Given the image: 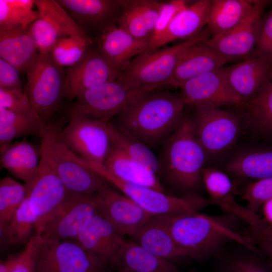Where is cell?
<instances>
[{
    "mask_svg": "<svg viewBox=\"0 0 272 272\" xmlns=\"http://www.w3.org/2000/svg\"><path fill=\"white\" fill-rule=\"evenodd\" d=\"M93 40L96 49L105 60L121 73L133 57L147 50L149 45L118 26L105 30Z\"/></svg>",
    "mask_w": 272,
    "mask_h": 272,
    "instance_id": "7402d4cb",
    "label": "cell"
},
{
    "mask_svg": "<svg viewBox=\"0 0 272 272\" xmlns=\"http://www.w3.org/2000/svg\"><path fill=\"white\" fill-rule=\"evenodd\" d=\"M35 234V272H105L78 240H50Z\"/></svg>",
    "mask_w": 272,
    "mask_h": 272,
    "instance_id": "9c48e42d",
    "label": "cell"
},
{
    "mask_svg": "<svg viewBox=\"0 0 272 272\" xmlns=\"http://www.w3.org/2000/svg\"><path fill=\"white\" fill-rule=\"evenodd\" d=\"M39 54L28 30L0 31V56L20 72H27Z\"/></svg>",
    "mask_w": 272,
    "mask_h": 272,
    "instance_id": "4316f807",
    "label": "cell"
},
{
    "mask_svg": "<svg viewBox=\"0 0 272 272\" xmlns=\"http://www.w3.org/2000/svg\"><path fill=\"white\" fill-rule=\"evenodd\" d=\"M97 213L91 196L70 192L64 203L36 233L50 240H76Z\"/></svg>",
    "mask_w": 272,
    "mask_h": 272,
    "instance_id": "7c38bea8",
    "label": "cell"
},
{
    "mask_svg": "<svg viewBox=\"0 0 272 272\" xmlns=\"http://www.w3.org/2000/svg\"><path fill=\"white\" fill-rule=\"evenodd\" d=\"M90 47L84 57L65 72L64 98L76 99L84 92L104 83L116 80L121 72L112 68L96 47Z\"/></svg>",
    "mask_w": 272,
    "mask_h": 272,
    "instance_id": "ac0fdd59",
    "label": "cell"
},
{
    "mask_svg": "<svg viewBox=\"0 0 272 272\" xmlns=\"http://www.w3.org/2000/svg\"><path fill=\"white\" fill-rule=\"evenodd\" d=\"M225 69L231 86L245 102L256 96L269 80L272 58L252 53L244 60Z\"/></svg>",
    "mask_w": 272,
    "mask_h": 272,
    "instance_id": "ffe728a7",
    "label": "cell"
},
{
    "mask_svg": "<svg viewBox=\"0 0 272 272\" xmlns=\"http://www.w3.org/2000/svg\"><path fill=\"white\" fill-rule=\"evenodd\" d=\"M28 186L7 176L0 181V229L11 221L27 195Z\"/></svg>",
    "mask_w": 272,
    "mask_h": 272,
    "instance_id": "74e56055",
    "label": "cell"
},
{
    "mask_svg": "<svg viewBox=\"0 0 272 272\" xmlns=\"http://www.w3.org/2000/svg\"><path fill=\"white\" fill-rule=\"evenodd\" d=\"M239 106L243 107L246 122L253 129L272 138V81L269 80L256 96Z\"/></svg>",
    "mask_w": 272,
    "mask_h": 272,
    "instance_id": "1f68e13d",
    "label": "cell"
},
{
    "mask_svg": "<svg viewBox=\"0 0 272 272\" xmlns=\"http://www.w3.org/2000/svg\"><path fill=\"white\" fill-rule=\"evenodd\" d=\"M268 3L255 0L252 10L243 21L227 32L212 36L206 43L230 61L251 54L257 44L261 14Z\"/></svg>",
    "mask_w": 272,
    "mask_h": 272,
    "instance_id": "9a60e30c",
    "label": "cell"
},
{
    "mask_svg": "<svg viewBox=\"0 0 272 272\" xmlns=\"http://www.w3.org/2000/svg\"><path fill=\"white\" fill-rule=\"evenodd\" d=\"M27 74L26 94L42 123L49 124L64 99L65 73L50 53H39Z\"/></svg>",
    "mask_w": 272,
    "mask_h": 272,
    "instance_id": "ba28073f",
    "label": "cell"
},
{
    "mask_svg": "<svg viewBox=\"0 0 272 272\" xmlns=\"http://www.w3.org/2000/svg\"><path fill=\"white\" fill-rule=\"evenodd\" d=\"M194 107L190 117L194 136L208 160L217 158L237 142L241 130V118L234 112L210 103Z\"/></svg>",
    "mask_w": 272,
    "mask_h": 272,
    "instance_id": "52a82bcc",
    "label": "cell"
},
{
    "mask_svg": "<svg viewBox=\"0 0 272 272\" xmlns=\"http://www.w3.org/2000/svg\"><path fill=\"white\" fill-rule=\"evenodd\" d=\"M37 221L26 197L9 223L0 229L1 247H14L28 243L32 237L31 234L35 230Z\"/></svg>",
    "mask_w": 272,
    "mask_h": 272,
    "instance_id": "e575fe53",
    "label": "cell"
},
{
    "mask_svg": "<svg viewBox=\"0 0 272 272\" xmlns=\"http://www.w3.org/2000/svg\"><path fill=\"white\" fill-rule=\"evenodd\" d=\"M225 170L241 178L259 180L272 177V149L240 153L227 162Z\"/></svg>",
    "mask_w": 272,
    "mask_h": 272,
    "instance_id": "4dcf8cb0",
    "label": "cell"
},
{
    "mask_svg": "<svg viewBox=\"0 0 272 272\" xmlns=\"http://www.w3.org/2000/svg\"><path fill=\"white\" fill-rule=\"evenodd\" d=\"M76 240L105 272L115 267L126 242L122 235L98 213Z\"/></svg>",
    "mask_w": 272,
    "mask_h": 272,
    "instance_id": "2e32d148",
    "label": "cell"
},
{
    "mask_svg": "<svg viewBox=\"0 0 272 272\" xmlns=\"http://www.w3.org/2000/svg\"><path fill=\"white\" fill-rule=\"evenodd\" d=\"M158 158V174L186 195H194L204 185L202 171L208 159L194 136L190 117L185 116L163 142Z\"/></svg>",
    "mask_w": 272,
    "mask_h": 272,
    "instance_id": "3957f363",
    "label": "cell"
},
{
    "mask_svg": "<svg viewBox=\"0 0 272 272\" xmlns=\"http://www.w3.org/2000/svg\"><path fill=\"white\" fill-rule=\"evenodd\" d=\"M148 91L125 88L117 80L80 94L69 109V117H82L109 122L130 101Z\"/></svg>",
    "mask_w": 272,
    "mask_h": 272,
    "instance_id": "8fae6325",
    "label": "cell"
},
{
    "mask_svg": "<svg viewBox=\"0 0 272 272\" xmlns=\"http://www.w3.org/2000/svg\"><path fill=\"white\" fill-rule=\"evenodd\" d=\"M34 5V0H0V31L28 30L39 18Z\"/></svg>",
    "mask_w": 272,
    "mask_h": 272,
    "instance_id": "d590c367",
    "label": "cell"
},
{
    "mask_svg": "<svg viewBox=\"0 0 272 272\" xmlns=\"http://www.w3.org/2000/svg\"><path fill=\"white\" fill-rule=\"evenodd\" d=\"M255 0H212L207 25L212 36L227 32L240 24L252 10Z\"/></svg>",
    "mask_w": 272,
    "mask_h": 272,
    "instance_id": "f1b7e54d",
    "label": "cell"
},
{
    "mask_svg": "<svg viewBox=\"0 0 272 272\" xmlns=\"http://www.w3.org/2000/svg\"><path fill=\"white\" fill-rule=\"evenodd\" d=\"M0 108L27 117L40 118L27 95L23 91L0 88Z\"/></svg>",
    "mask_w": 272,
    "mask_h": 272,
    "instance_id": "b9f144b4",
    "label": "cell"
},
{
    "mask_svg": "<svg viewBox=\"0 0 272 272\" xmlns=\"http://www.w3.org/2000/svg\"><path fill=\"white\" fill-rule=\"evenodd\" d=\"M244 237L252 244H256L261 241H272V224L258 230L247 228L243 230Z\"/></svg>",
    "mask_w": 272,
    "mask_h": 272,
    "instance_id": "c3c4849f",
    "label": "cell"
},
{
    "mask_svg": "<svg viewBox=\"0 0 272 272\" xmlns=\"http://www.w3.org/2000/svg\"><path fill=\"white\" fill-rule=\"evenodd\" d=\"M239 221L228 214L214 216L195 212L171 216L170 228L175 243L187 257L205 260L216 257L233 242L257 249L243 235Z\"/></svg>",
    "mask_w": 272,
    "mask_h": 272,
    "instance_id": "7a4b0ae2",
    "label": "cell"
},
{
    "mask_svg": "<svg viewBox=\"0 0 272 272\" xmlns=\"http://www.w3.org/2000/svg\"><path fill=\"white\" fill-rule=\"evenodd\" d=\"M18 254L10 256L5 260H1L0 263V272H10L15 266L18 259Z\"/></svg>",
    "mask_w": 272,
    "mask_h": 272,
    "instance_id": "f907efd6",
    "label": "cell"
},
{
    "mask_svg": "<svg viewBox=\"0 0 272 272\" xmlns=\"http://www.w3.org/2000/svg\"><path fill=\"white\" fill-rule=\"evenodd\" d=\"M70 192L41 154L37 176L28 187L27 195L30 208L37 219L36 233L64 203Z\"/></svg>",
    "mask_w": 272,
    "mask_h": 272,
    "instance_id": "5bb4252c",
    "label": "cell"
},
{
    "mask_svg": "<svg viewBox=\"0 0 272 272\" xmlns=\"http://www.w3.org/2000/svg\"><path fill=\"white\" fill-rule=\"evenodd\" d=\"M35 234L27 243L24 249L19 254L16 264L10 272H35L33 253Z\"/></svg>",
    "mask_w": 272,
    "mask_h": 272,
    "instance_id": "7dc6e473",
    "label": "cell"
},
{
    "mask_svg": "<svg viewBox=\"0 0 272 272\" xmlns=\"http://www.w3.org/2000/svg\"><path fill=\"white\" fill-rule=\"evenodd\" d=\"M179 88V95L186 105L210 103L218 106H239L244 103L231 86L225 67L190 79Z\"/></svg>",
    "mask_w": 272,
    "mask_h": 272,
    "instance_id": "e0dca14e",
    "label": "cell"
},
{
    "mask_svg": "<svg viewBox=\"0 0 272 272\" xmlns=\"http://www.w3.org/2000/svg\"><path fill=\"white\" fill-rule=\"evenodd\" d=\"M83 161L108 183L153 216H175L199 212L208 206L214 205L210 197L198 194L182 197L171 196L149 187L125 182L113 175L103 165Z\"/></svg>",
    "mask_w": 272,
    "mask_h": 272,
    "instance_id": "8992f818",
    "label": "cell"
},
{
    "mask_svg": "<svg viewBox=\"0 0 272 272\" xmlns=\"http://www.w3.org/2000/svg\"><path fill=\"white\" fill-rule=\"evenodd\" d=\"M39 53H50L60 39L65 38L60 31L47 20L39 18L28 29Z\"/></svg>",
    "mask_w": 272,
    "mask_h": 272,
    "instance_id": "60d3db41",
    "label": "cell"
},
{
    "mask_svg": "<svg viewBox=\"0 0 272 272\" xmlns=\"http://www.w3.org/2000/svg\"><path fill=\"white\" fill-rule=\"evenodd\" d=\"M20 71L13 65L0 58V88L22 90Z\"/></svg>",
    "mask_w": 272,
    "mask_h": 272,
    "instance_id": "f6af8a7d",
    "label": "cell"
},
{
    "mask_svg": "<svg viewBox=\"0 0 272 272\" xmlns=\"http://www.w3.org/2000/svg\"><path fill=\"white\" fill-rule=\"evenodd\" d=\"M187 3L184 0L164 2L152 38L163 31L175 15L188 6Z\"/></svg>",
    "mask_w": 272,
    "mask_h": 272,
    "instance_id": "bcb514c9",
    "label": "cell"
},
{
    "mask_svg": "<svg viewBox=\"0 0 272 272\" xmlns=\"http://www.w3.org/2000/svg\"><path fill=\"white\" fill-rule=\"evenodd\" d=\"M156 90L130 101L112 123L151 147L163 144L186 116L179 95Z\"/></svg>",
    "mask_w": 272,
    "mask_h": 272,
    "instance_id": "6da1fadb",
    "label": "cell"
},
{
    "mask_svg": "<svg viewBox=\"0 0 272 272\" xmlns=\"http://www.w3.org/2000/svg\"><path fill=\"white\" fill-rule=\"evenodd\" d=\"M57 2L89 36L118 26L125 0H58Z\"/></svg>",
    "mask_w": 272,
    "mask_h": 272,
    "instance_id": "d6986e66",
    "label": "cell"
},
{
    "mask_svg": "<svg viewBox=\"0 0 272 272\" xmlns=\"http://www.w3.org/2000/svg\"><path fill=\"white\" fill-rule=\"evenodd\" d=\"M256 245L272 270V241H264L257 243Z\"/></svg>",
    "mask_w": 272,
    "mask_h": 272,
    "instance_id": "681fc988",
    "label": "cell"
},
{
    "mask_svg": "<svg viewBox=\"0 0 272 272\" xmlns=\"http://www.w3.org/2000/svg\"><path fill=\"white\" fill-rule=\"evenodd\" d=\"M211 1H195L177 13L163 31L151 39L147 50L162 47L176 40H186L201 33L207 25Z\"/></svg>",
    "mask_w": 272,
    "mask_h": 272,
    "instance_id": "44dd1931",
    "label": "cell"
},
{
    "mask_svg": "<svg viewBox=\"0 0 272 272\" xmlns=\"http://www.w3.org/2000/svg\"><path fill=\"white\" fill-rule=\"evenodd\" d=\"M0 151L1 168L30 187L38 173L42 154L41 145L32 144L24 138Z\"/></svg>",
    "mask_w": 272,
    "mask_h": 272,
    "instance_id": "603a6c76",
    "label": "cell"
},
{
    "mask_svg": "<svg viewBox=\"0 0 272 272\" xmlns=\"http://www.w3.org/2000/svg\"><path fill=\"white\" fill-rule=\"evenodd\" d=\"M91 197L98 214L121 235L133 236L153 216L109 185Z\"/></svg>",
    "mask_w": 272,
    "mask_h": 272,
    "instance_id": "4fadbf2b",
    "label": "cell"
},
{
    "mask_svg": "<svg viewBox=\"0 0 272 272\" xmlns=\"http://www.w3.org/2000/svg\"><path fill=\"white\" fill-rule=\"evenodd\" d=\"M54 123H42L39 138L42 154L71 192L92 196L109 183L73 153L60 137Z\"/></svg>",
    "mask_w": 272,
    "mask_h": 272,
    "instance_id": "5b68a950",
    "label": "cell"
},
{
    "mask_svg": "<svg viewBox=\"0 0 272 272\" xmlns=\"http://www.w3.org/2000/svg\"><path fill=\"white\" fill-rule=\"evenodd\" d=\"M108 126L113 146L132 160L156 175L158 174V158L149 146L110 122H108Z\"/></svg>",
    "mask_w": 272,
    "mask_h": 272,
    "instance_id": "836d02e7",
    "label": "cell"
},
{
    "mask_svg": "<svg viewBox=\"0 0 272 272\" xmlns=\"http://www.w3.org/2000/svg\"><path fill=\"white\" fill-rule=\"evenodd\" d=\"M42 123L40 118L27 117L0 108V151L18 138L39 137Z\"/></svg>",
    "mask_w": 272,
    "mask_h": 272,
    "instance_id": "d6a6232c",
    "label": "cell"
},
{
    "mask_svg": "<svg viewBox=\"0 0 272 272\" xmlns=\"http://www.w3.org/2000/svg\"><path fill=\"white\" fill-rule=\"evenodd\" d=\"M242 198L247 201V208L256 213L262 204L272 199V177L249 184L243 193Z\"/></svg>",
    "mask_w": 272,
    "mask_h": 272,
    "instance_id": "7bdbcfd3",
    "label": "cell"
},
{
    "mask_svg": "<svg viewBox=\"0 0 272 272\" xmlns=\"http://www.w3.org/2000/svg\"><path fill=\"white\" fill-rule=\"evenodd\" d=\"M269 80L272 81V72H271V74L270 78H269Z\"/></svg>",
    "mask_w": 272,
    "mask_h": 272,
    "instance_id": "816d5d0a",
    "label": "cell"
},
{
    "mask_svg": "<svg viewBox=\"0 0 272 272\" xmlns=\"http://www.w3.org/2000/svg\"><path fill=\"white\" fill-rule=\"evenodd\" d=\"M103 165L121 180L165 193V189L157 175L131 159L113 145Z\"/></svg>",
    "mask_w": 272,
    "mask_h": 272,
    "instance_id": "83f0119b",
    "label": "cell"
},
{
    "mask_svg": "<svg viewBox=\"0 0 272 272\" xmlns=\"http://www.w3.org/2000/svg\"><path fill=\"white\" fill-rule=\"evenodd\" d=\"M93 43V40L78 37L62 38L56 44L50 54L60 66L70 67L81 60Z\"/></svg>",
    "mask_w": 272,
    "mask_h": 272,
    "instance_id": "ab89813d",
    "label": "cell"
},
{
    "mask_svg": "<svg viewBox=\"0 0 272 272\" xmlns=\"http://www.w3.org/2000/svg\"><path fill=\"white\" fill-rule=\"evenodd\" d=\"M169 216H153L132 236L135 242L151 253L170 260L187 257L172 235Z\"/></svg>",
    "mask_w": 272,
    "mask_h": 272,
    "instance_id": "d4e9b609",
    "label": "cell"
},
{
    "mask_svg": "<svg viewBox=\"0 0 272 272\" xmlns=\"http://www.w3.org/2000/svg\"><path fill=\"white\" fill-rule=\"evenodd\" d=\"M118 26L133 37L149 44L152 35L147 27L141 0H125Z\"/></svg>",
    "mask_w": 272,
    "mask_h": 272,
    "instance_id": "f35d334b",
    "label": "cell"
},
{
    "mask_svg": "<svg viewBox=\"0 0 272 272\" xmlns=\"http://www.w3.org/2000/svg\"><path fill=\"white\" fill-rule=\"evenodd\" d=\"M229 61L206 41L196 42L180 55L174 72V87L179 88L185 82L222 67Z\"/></svg>",
    "mask_w": 272,
    "mask_h": 272,
    "instance_id": "cb8c5ba5",
    "label": "cell"
},
{
    "mask_svg": "<svg viewBox=\"0 0 272 272\" xmlns=\"http://www.w3.org/2000/svg\"><path fill=\"white\" fill-rule=\"evenodd\" d=\"M115 267L117 272H181L169 260L151 253L135 242L127 241Z\"/></svg>",
    "mask_w": 272,
    "mask_h": 272,
    "instance_id": "f546056e",
    "label": "cell"
},
{
    "mask_svg": "<svg viewBox=\"0 0 272 272\" xmlns=\"http://www.w3.org/2000/svg\"><path fill=\"white\" fill-rule=\"evenodd\" d=\"M211 36L206 28L177 45L145 51L130 61L117 80L130 90L151 91L165 85L174 87V72L180 55L194 43L206 41Z\"/></svg>",
    "mask_w": 272,
    "mask_h": 272,
    "instance_id": "277c9868",
    "label": "cell"
},
{
    "mask_svg": "<svg viewBox=\"0 0 272 272\" xmlns=\"http://www.w3.org/2000/svg\"><path fill=\"white\" fill-rule=\"evenodd\" d=\"M60 137L78 157L96 164H104L113 146L108 122L82 117H70Z\"/></svg>",
    "mask_w": 272,
    "mask_h": 272,
    "instance_id": "30bf717a",
    "label": "cell"
},
{
    "mask_svg": "<svg viewBox=\"0 0 272 272\" xmlns=\"http://www.w3.org/2000/svg\"><path fill=\"white\" fill-rule=\"evenodd\" d=\"M213 272H272L257 249L233 242L215 257Z\"/></svg>",
    "mask_w": 272,
    "mask_h": 272,
    "instance_id": "484cf974",
    "label": "cell"
},
{
    "mask_svg": "<svg viewBox=\"0 0 272 272\" xmlns=\"http://www.w3.org/2000/svg\"><path fill=\"white\" fill-rule=\"evenodd\" d=\"M39 18L53 24L64 37H78L93 40L71 17L66 10L54 0H34Z\"/></svg>",
    "mask_w": 272,
    "mask_h": 272,
    "instance_id": "8d00e7d4",
    "label": "cell"
},
{
    "mask_svg": "<svg viewBox=\"0 0 272 272\" xmlns=\"http://www.w3.org/2000/svg\"><path fill=\"white\" fill-rule=\"evenodd\" d=\"M253 53L272 58V8L261 20L257 44Z\"/></svg>",
    "mask_w": 272,
    "mask_h": 272,
    "instance_id": "ee69618b",
    "label": "cell"
}]
</instances>
